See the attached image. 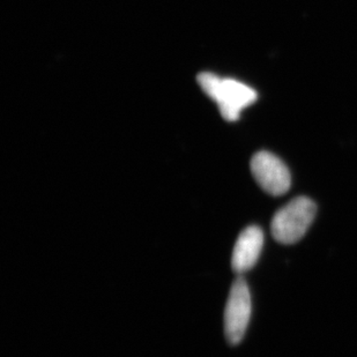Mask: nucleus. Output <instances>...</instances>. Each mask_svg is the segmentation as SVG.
<instances>
[{
	"instance_id": "obj_1",
	"label": "nucleus",
	"mask_w": 357,
	"mask_h": 357,
	"mask_svg": "<svg viewBox=\"0 0 357 357\" xmlns=\"http://www.w3.org/2000/svg\"><path fill=\"white\" fill-rule=\"evenodd\" d=\"M202 91L219 107L220 114L228 121L239 119L243 109L256 102L258 95L252 88L234 79H222L213 73L198 75Z\"/></svg>"
},
{
	"instance_id": "obj_2",
	"label": "nucleus",
	"mask_w": 357,
	"mask_h": 357,
	"mask_svg": "<svg viewBox=\"0 0 357 357\" xmlns=\"http://www.w3.org/2000/svg\"><path fill=\"white\" fill-rule=\"evenodd\" d=\"M317 206L307 197H298L280 208L272 220V235L281 244H295L314 222Z\"/></svg>"
},
{
	"instance_id": "obj_3",
	"label": "nucleus",
	"mask_w": 357,
	"mask_h": 357,
	"mask_svg": "<svg viewBox=\"0 0 357 357\" xmlns=\"http://www.w3.org/2000/svg\"><path fill=\"white\" fill-rule=\"evenodd\" d=\"M251 317V295L245 280L237 278L230 289L225 311V334L231 346H236L244 337Z\"/></svg>"
},
{
	"instance_id": "obj_4",
	"label": "nucleus",
	"mask_w": 357,
	"mask_h": 357,
	"mask_svg": "<svg viewBox=\"0 0 357 357\" xmlns=\"http://www.w3.org/2000/svg\"><path fill=\"white\" fill-rule=\"evenodd\" d=\"M251 172L258 185L271 196H282L290 189L291 177L287 165L270 152H259L251 160Z\"/></svg>"
},
{
	"instance_id": "obj_5",
	"label": "nucleus",
	"mask_w": 357,
	"mask_h": 357,
	"mask_svg": "<svg viewBox=\"0 0 357 357\" xmlns=\"http://www.w3.org/2000/svg\"><path fill=\"white\" fill-rule=\"evenodd\" d=\"M264 233L261 228L250 226L243 230L234 248L231 266L238 275L251 270L259 259L263 250Z\"/></svg>"
}]
</instances>
